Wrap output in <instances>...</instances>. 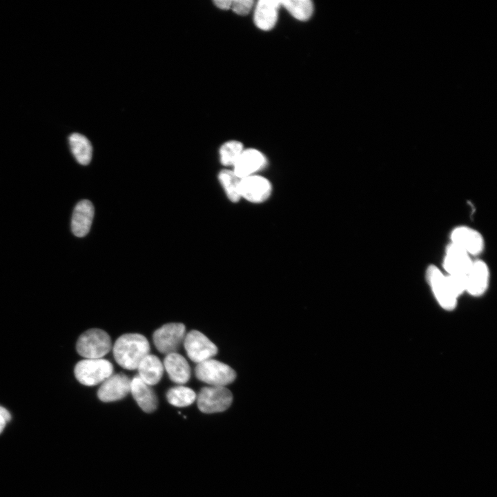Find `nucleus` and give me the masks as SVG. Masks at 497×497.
I'll return each mask as SVG.
<instances>
[{"label":"nucleus","mask_w":497,"mask_h":497,"mask_svg":"<svg viewBox=\"0 0 497 497\" xmlns=\"http://www.w3.org/2000/svg\"><path fill=\"white\" fill-rule=\"evenodd\" d=\"M150 348L147 338L139 333H126L119 336L113 347L117 363L127 370H135L142 360L149 354Z\"/></svg>","instance_id":"1"},{"label":"nucleus","mask_w":497,"mask_h":497,"mask_svg":"<svg viewBox=\"0 0 497 497\" xmlns=\"http://www.w3.org/2000/svg\"><path fill=\"white\" fill-rule=\"evenodd\" d=\"M112 349L110 335L100 329H90L83 333L76 344L77 353L86 359L103 358Z\"/></svg>","instance_id":"2"},{"label":"nucleus","mask_w":497,"mask_h":497,"mask_svg":"<svg viewBox=\"0 0 497 497\" xmlns=\"http://www.w3.org/2000/svg\"><path fill=\"white\" fill-rule=\"evenodd\" d=\"M113 372L112 363L103 358L82 360L77 363L74 369L77 380L86 386L102 383Z\"/></svg>","instance_id":"3"},{"label":"nucleus","mask_w":497,"mask_h":497,"mask_svg":"<svg viewBox=\"0 0 497 497\" xmlns=\"http://www.w3.org/2000/svg\"><path fill=\"white\" fill-rule=\"evenodd\" d=\"M195 374L199 380L211 386L225 387L236 378V373L231 367L211 358L198 363Z\"/></svg>","instance_id":"4"},{"label":"nucleus","mask_w":497,"mask_h":497,"mask_svg":"<svg viewBox=\"0 0 497 497\" xmlns=\"http://www.w3.org/2000/svg\"><path fill=\"white\" fill-rule=\"evenodd\" d=\"M233 395L225 387H204L199 391L197 404L198 409L205 413L222 412L231 405Z\"/></svg>","instance_id":"5"},{"label":"nucleus","mask_w":497,"mask_h":497,"mask_svg":"<svg viewBox=\"0 0 497 497\" xmlns=\"http://www.w3.org/2000/svg\"><path fill=\"white\" fill-rule=\"evenodd\" d=\"M426 278L440 306L446 310L454 309L458 298L451 289L446 275L438 266L430 264L426 270Z\"/></svg>","instance_id":"6"},{"label":"nucleus","mask_w":497,"mask_h":497,"mask_svg":"<svg viewBox=\"0 0 497 497\" xmlns=\"http://www.w3.org/2000/svg\"><path fill=\"white\" fill-rule=\"evenodd\" d=\"M186 327L182 323L172 322L164 324L153 335L156 349L163 354L176 352L185 337Z\"/></svg>","instance_id":"7"},{"label":"nucleus","mask_w":497,"mask_h":497,"mask_svg":"<svg viewBox=\"0 0 497 497\" xmlns=\"http://www.w3.org/2000/svg\"><path fill=\"white\" fill-rule=\"evenodd\" d=\"M450 243L462 249L471 257L480 255L485 248V240L482 233L469 226L454 227L449 235Z\"/></svg>","instance_id":"8"},{"label":"nucleus","mask_w":497,"mask_h":497,"mask_svg":"<svg viewBox=\"0 0 497 497\" xmlns=\"http://www.w3.org/2000/svg\"><path fill=\"white\" fill-rule=\"evenodd\" d=\"M183 342L189 359L197 364L211 358L218 351L217 346L197 330H191L186 333Z\"/></svg>","instance_id":"9"},{"label":"nucleus","mask_w":497,"mask_h":497,"mask_svg":"<svg viewBox=\"0 0 497 497\" xmlns=\"http://www.w3.org/2000/svg\"><path fill=\"white\" fill-rule=\"evenodd\" d=\"M130 383L131 380L124 373L111 375L99 387L98 398L104 402L121 400L130 392Z\"/></svg>","instance_id":"10"},{"label":"nucleus","mask_w":497,"mask_h":497,"mask_svg":"<svg viewBox=\"0 0 497 497\" xmlns=\"http://www.w3.org/2000/svg\"><path fill=\"white\" fill-rule=\"evenodd\" d=\"M240 191L241 198L252 203H262L270 197L272 186L265 177L254 175L241 179Z\"/></svg>","instance_id":"11"},{"label":"nucleus","mask_w":497,"mask_h":497,"mask_svg":"<svg viewBox=\"0 0 497 497\" xmlns=\"http://www.w3.org/2000/svg\"><path fill=\"white\" fill-rule=\"evenodd\" d=\"M473 261L465 251L449 243L445 251L442 266L446 275L465 276Z\"/></svg>","instance_id":"12"},{"label":"nucleus","mask_w":497,"mask_h":497,"mask_svg":"<svg viewBox=\"0 0 497 497\" xmlns=\"http://www.w3.org/2000/svg\"><path fill=\"white\" fill-rule=\"evenodd\" d=\"M489 280L490 270L486 262L474 260L466 275V291L473 296H480L487 289Z\"/></svg>","instance_id":"13"},{"label":"nucleus","mask_w":497,"mask_h":497,"mask_svg":"<svg viewBox=\"0 0 497 497\" xmlns=\"http://www.w3.org/2000/svg\"><path fill=\"white\" fill-rule=\"evenodd\" d=\"M266 163V157L260 151L253 148L244 149L233 166V170L238 177L244 178L256 175Z\"/></svg>","instance_id":"14"},{"label":"nucleus","mask_w":497,"mask_h":497,"mask_svg":"<svg viewBox=\"0 0 497 497\" xmlns=\"http://www.w3.org/2000/svg\"><path fill=\"white\" fill-rule=\"evenodd\" d=\"M280 5L279 0H260L255 5L254 10V23L260 30L268 31L276 24L278 10Z\"/></svg>","instance_id":"15"},{"label":"nucleus","mask_w":497,"mask_h":497,"mask_svg":"<svg viewBox=\"0 0 497 497\" xmlns=\"http://www.w3.org/2000/svg\"><path fill=\"white\" fill-rule=\"evenodd\" d=\"M94 217V207L92 204L87 200L80 201L75 207L72 221L71 229L77 237H84L89 232Z\"/></svg>","instance_id":"16"},{"label":"nucleus","mask_w":497,"mask_h":497,"mask_svg":"<svg viewBox=\"0 0 497 497\" xmlns=\"http://www.w3.org/2000/svg\"><path fill=\"white\" fill-rule=\"evenodd\" d=\"M130 392L144 411L151 413L157 409L158 400L155 391L150 386L141 380L138 375L131 380Z\"/></svg>","instance_id":"17"},{"label":"nucleus","mask_w":497,"mask_h":497,"mask_svg":"<svg viewBox=\"0 0 497 497\" xmlns=\"http://www.w3.org/2000/svg\"><path fill=\"white\" fill-rule=\"evenodd\" d=\"M163 365L173 382L182 384L188 382L191 376V367L186 358L179 353L175 352L167 354Z\"/></svg>","instance_id":"18"},{"label":"nucleus","mask_w":497,"mask_h":497,"mask_svg":"<svg viewBox=\"0 0 497 497\" xmlns=\"http://www.w3.org/2000/svg\"><path fill=\"white\" fill-rule=\"evenodd\" d=\"M137 369L141 380L149 386H153L160 381L164 373V365L158 357L149 353L142 360Z\"/></svg>","instance_id":"19"},{"label":"nucleus","mask_w":497,"mask_h":497,"mask_svg":"<svg viewBox=\"0 0 497 497\" xmlns=\"http://www.w3.org/2000/svg\"><path fill=\"white\" fill-rule=\"evenodd\" d=\"M71 152L81 165H87L92 159V148L90 141L83 135L75 133L68 137Z\"/></svg>","instance_id":"20"},{"label":"nucleus","mask_w":497,"mask_h":497,"mask_svg":"<svg viewBox=\"0 0 497 497\" xmlns=\"http://www.w3.org/2000/svg\"><path fill=\"white\" fill-rule=\"evenodd\" d=\"M218 179L229 200L234 203L239 202L241 199L240 186L242 178L233 170L224 169L219 173Z\"/></svg>","instance_id":"21"},{"label":"nucleus","mask_w":497,"mask_h":497,"mask_svg":"<svg viewBox=\"0 0 497 497\" xmlns=\"http://www.w3.org/2000/svg\"><path fill=\"white\" fill-rule=\"evenodd\" d=\"M196 398V393L192 389L182 385L171 387L166 392L168 402L175 407L189 406Z\"/></svg>","instance_id":"22"},{"label":"nucleus","mask_w":497,"mask_h":497,"mask_svg":"<svg viewBox=\"0 0 497 497\" xmlns=\"http://www.w3.org/2000/svg\"><path fill=\"white\" fill-rule=\"evenodd\" d=\"M280 5L299 21L308 20L313 12V3L309 0H283Z\"/></svg>","instance_id":"23"},{"label":"nucleus","mask_w":497,"mask_h":497,"mask_svg":"<svg viewBox=\"0 0 497 497\" xmlns=\"http://www.w3.org/2000/svg\"><path fill=\"white\" fill-rule=\"evenodd\" d=\"M244 150L240 142L231 140L224 143L220 149V162L226 166H233Z\"/></svg>","instance_id":"24"},{"label":"nucleus","mask_w":497,"mask_h":497,"mask_svg":"<svg viewBox=\"0 0 497 497\" xmlns=\"http://www.w3.org/2000/svg\"><path fill=\"white\" fill-rule=\"evenodd\" d=\"M254 5L253 0H234L232 1L231 9L239 15H246L252 10Z\"/></svg>","instance_id":"25"},{"label":"nucleus","mask_w":497,"mask_h":497,"mask_svg":"<svg viewBox=\"0 0 497 497\" xmlns=\"http://www.w3.org/2000/svg\"><path fill=\"white\" fill-rule=\"evenodd\" d=\"M214 3L220 9L228 10L231 8L232 0H215Z\"/></svg>","instance_id":"26"},{"label":"nucleus","mask_w":497,"mask_h":497,"mask_svg":"<svg viewBox=\"0 0 497 497\" xmlns=\"http://www.w3.org/2000/svg\"><path fill=\"white\" fill-rule=\"evenodd\" d=\"M0 415L2 416L7 421H9L11 418L9 411L1 406H0Z\"/></svg>","instance_id":"27"},{"label":"nucleus","mask_w":497,"mask_h":497,"mask_svg":"<svg viewBox=\"0 0 497 497\" xmlns=\"http://www.w3.org/2000/svg\"><path fill=\"white\" fill-rule=\"evenodd\" d=\"M7 422L8 421L0 415V433L3 430Z\"/></svg>","instance_id":"28"}]
</instances>
